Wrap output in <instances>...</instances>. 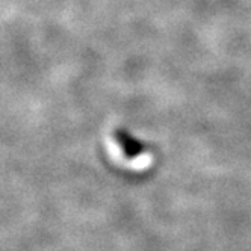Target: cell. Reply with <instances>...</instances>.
<instances>
[{"mask_svg": "<svg viewBox=\"0 0 251 251\" xmlns=\"http://www.w3.org/2000/svg\"><path fill=\"white\" fill-rule=\"evenodd\" d=\"M114 136H115V139L118 142V146L121 147L124 156L127 159L138 157L142 151L146 150V147L142 146V142H139L138 139L130 136L126 129H115Z\"/></svg>", "mask_w": 251, "mask_h": 251, "instance_id": "1", "label": "cell"}]
</instances>
